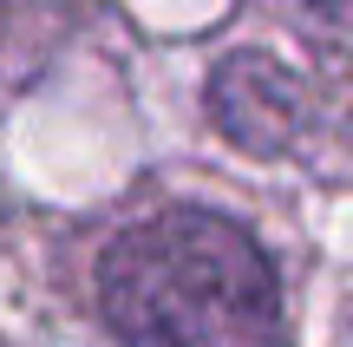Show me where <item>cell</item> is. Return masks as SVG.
<instances>
[{"mask_svg": "<svg viewBox=\"0 0 353 347\" xmlns=\"http://www.w3.org/2000/svg\"><path fill=\"white\" fill-rule=\"evenodd\" d=\"M99 315L125 347H288L275 262L236 217L164 210L99 256Z\"/></svg>", "mask_w": 353, "mask_h": 347, "instance_id": "6da1fadb", "label": "cell"}, {"mask_svg": "<svg viewBox=\"0 0 353 347\" xmlns=\"http://www.w3.org/2000/svg\"><path fill=\"white\" fill-rule=\"evenodd\" d=\"M203 105H210V125L249 157H281L294 144H307L301 79H294V66H281L262 46H242L229 59H216Z\"/></svg>", "mask_w": 353, "mask_h": 347, "instance_id": "7a4b0ae2", "label": "cell"}, {"mask_svg": "<svg viewBox=\"0 0 353 347\" xmlns=\"http://www.w3.org/2000/svg\"><path fill=\"white\" fill-rule=\"evenodd\" d=\"M281 20L307 52V138L334 144L353 164V0H281Z\"/></svg>", "mask_w": 353, "mask_h": 347, "instance_id": "3957f363", "label": "cell"}]
</instances>
